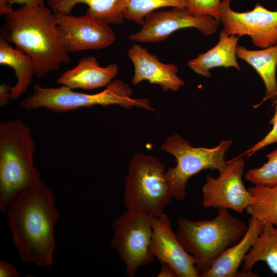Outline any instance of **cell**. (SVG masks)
I'll return each mask as SVG.
<instances>
[{"instance_id": "obj_1", "label": "cell", "mask_w": 277, "mask_h": 277, "mask_svg": "<svg viewBox=\"0 0 277 277\" xmlns=\"http://www.w3.org/2000/svg\"><path fill=\"white\" fill-rule=\"evenodd\" d=\"M55 201L52 188L41 181L22 192L9 206L6 225L23 263L39 267L54 263V231L59 219Z\"/></svg>"}, {"instance_id": "obj_2", "label": "cell", "mask_w": 277, "mask_h": 277, "mask_svg": "<svg viewBox=\"0 0 277 277\" xmlns=\"http://www.w3.org/2000/svg\"><path fill=\"white\" fill-rule=\"evenodd\" d=\"M0 32V38L32 58L37 77H44L70 62L55 14L45 6H20L5 16Z\"/></svg>"}, {"instance_id": "obj_3", "label": "cell", "mask_w": 277, "mask_h": 277, "mask_svg": "<svg viewBox=\"0 0 277 277\" xmlns=\"http://www.w3.org/2000/svg\"><path fill=\"white\" fill-rule=\"evenodd\" d=\"M36 143L29 126L19 118L0 124V211L41 181L34 164Z\"/></svg>"}, {"instance_id": "obj_4", "label": "cell", "mask_w": 277, "mask_h": 277, "mask_svg": "<svg viewBox=\"0 0 277 277\" xmlns=\"http://www.w3.org/2000/svg\"><path fill=\"white\" fill-rule=\"evenodd\" d=\"M247 229L248 224L231 215L229 210L220 208L211 220L180 219L176 234L194 259L201 276L225 250L241 240Z\"/></svg>"}, {"instance_id": "obj_5", "label": "cell", "mask_w": 277, "mask_h": 277, "mask_svg": "<svg viewBox=\"0 0 277 277\" xmlns=\"http://www.w3.org/2000/svg\"><path fill=\"white\" fill-rule=\"evenodd\" d=\"M132 94L129 85L120 79L114 80L105 89L95 94L75 92L65 86L43 87L36 84L32 93L22 101L20 107L26 110L44 108L54 112H66L95 105H118L127 109L134 106L154 110L147 98H133Z\"/></svg>"}, {"instance_id": "obj_6", "label": "cell", "mask_w": 277, "mask_h": 277, "mask_svg": "<svg viewBox=\"0 0 277 277\" xmlns=\"http://www.w3.org/2000/svg\"><path fill=\"white\" fill-rule=\"evenodd\" d=\"M165 172L164 165L155 156L135 153L125 179L123 196L127 209L150 216L164 213L172 199Z\"/></svg>"}, {"instance_id": "obj_7", "label": "cell", "mask_w": 277, "mask_h": 277, "mask_svg": "<svg viewBox=\"0 0 277 277\" xmlns=\"http://www.w3.org/2000/svg\"><path fill=\"white\" fill-rule=\"evenodd\" d=\"M233 142L222 140L213 148L195 147L181 135L175 134L167 138L161 149L173 155L176 164L165 172L172 199L184 200L188 180L203 170H217L221 172L227 161L225 154Z\"/></svg>"}, {"instance_id": "obj_8", "label": "cell", "mask_w": 277, "mask_h": 277, "mask_svg": "<svg viewBox=\"0 0 277 277\" xmlns=\"http://www.w3.org/2000/svg\"><path fill=\"white\" fill-rule=\"evenodd\" d=\"M112 227L111 246L125 264L126 274L133 277L139 268L154 258L151 249V216L143 212L127 209L114 220Z\"/></svg>"}, {"instance_id": "obj_9", "label": "cell", "mask_w": 277, "mask_h": 277, "mask_svg": "<svg viewBox=\"0 0 277 277\" xmlns=\"http://www.w3.org/2000/svg\"><path fill=\"white\" fill-rule=\"evenodd\" d=\"M245 160L237 157L227 161L216 178L208 175L202 188L205 208H224L242 213L253 201L243 181Z\"/></svg>"}, {"instance_id": "obj_10", "label": "cell", "mask_w": 277, "mask_h": 277, "mask_svg": "<svg viewBox=\"0 0 277 277\" xmlns=\"http://www.w3.org/2000/svg\"><path fill=\"white\" fill-rule=\"evenodd\" d=\"M231 0H222L219 22L228 34L249 36L256 47L266 48L277 44V11L258 3L251 11L239 12L230 7Z\"/></svg>"}, {"instance_id": "obj_11", "label": "cell", "mask_w": 277, "mask_h": 277, "mask_svg": "<svg viewBox=\"0 0 277 277\" xmlns=\"http://www.w3.org/2000/svg\"><path fill=\"white\" fill-rule=\"evenodd\" d=\"M219 23L212 16H195L191 14L187 8L175 7L148 14L142 29L130 35L129 38L138 43H156L165 39L175 31L189 28L198 30L204 36H209L216 32Z\"/></svg>"}, {"instance_id": "obj_12", "label": "cell", "mask_w": 277, "mask_h": 277, "mask_svg": "<svg viewBox=\"0 0 277 277\" xmlns=\"http://www.w3.org/2000/svg\"><path fill=\"white\" fill-rule=\"evenodd\" d=\"M68 52L107 48L116 39L110 24L88 14L73 16L54 13Z\"/></svg>"}, {"instance_id": "obj_13", "label": "cell", "mask_w": 277, "mask_h": 277, "mask_svg": "<svg viewBox=\"0 0 277 277\" xmlns=\"http://www.w3.org/2000/svg\"><path fill=\"white\" fill-rule=\"evenodd\" d=\"M152 235L151 249L154 257L170 266L177 277H199L195 261L180 243L165 213L151 216Z\"/></svg>"}, {"instance_id": "obj_14", "label": "cell", "mask_w": 277, "mask_h": 277, "mask_svg": "<svg viewBox=\"0 0 277 277\" xmlns=\"http://www.w3.org/2000/svg\"><path fill=\"white\" fill-rule=\"evenodd\" d=\"M127 55L134 66L132 85L147 81L161 86L165 91H177L184 85V81L178 76L179 69L175 65L161 62L139 44L133 45Z\"/></svg>"}, {"instance_id": "obj_15", "label": "cell", "mask_w": 277, "mask_h": 277, "mask_svg": "<svg viewBox=\"0 0 277 277\" xmlns=\"http://www.w3.org/2000/svg\"><path fill=\"white\" fill-rule=\"evenodd\" d=\"M118 71L116 64L101 67L95 57L89 56L81 58L75 67L64 72L56 83L71 89L90 90L109 85Z\"/></svg>"}, {"instance_id": "obj_16", "label": "cell", "mask_w": 277, "mask_h": 277, "mask_svg": "<svg viewBox=\"0 0 277 277\" xmlns=\"http://www.w3.org/2000/svg\"><path fill=\"white\" fill-rule=\"evenodd\" d=\"M264 224L250 218L248 229L241 240L225 250L201 277H238L239 269L260 234Z\"/></svg>"}, {"instance_id": "obj_17", "label": "cell", "mask_w": 277, "mask_h": 277, "mask_svg": "<svg viewBox=\"0 0 277 277\" xmlns=\"http://www.w3.org/2000/svg\"><path fill=\"white\" fill-rule=\"evenodd\" d=\"M239 37L221 30L216 45L196 58L188 61L187 66L195 73L206 77L211 76L210 70L215 67H234L241 71L236 55Z\"/></svg>"}, {"instance_id": "obj_18", "label": "cell", "mask_w": 277, "mask_h": 277, "mask_svg": "<svg viewBox=\"0 0 277 277\" xmlns=\"http://www.w3.org/2000/svg\"><path fill=\"white\" fill-rule=\"evenodd\" d=\"M236 55L251 65L263 80L265 87L263 101L274 100L277 91V44L261 50H249L238 45Z\"/></svg>"}, {"instance_id": "obj_19", "label": "cell", "mask_w": 277, "mask_h": 277, "mask_svg": "<svg viewBox=\"0 0 277 277\" xmlns=\"http://www.w3.org/2000/svg\"><path fill=\"white\" fill-rule=\"evenodd\" d=\"M128 0H48L49 8L53 13L69 14L79 4L88 7L86 14L109 24L120 25L124 22V11Z\"/></svg>"}, {"instance_id": "obj_20", "label": "cell", "mask_w": 277, "mask_h": 277, "mask_svg": "<svg viewBox=\"0 0 277 277\" xmlns=\"http://www.w3.org/2000/svg\"><path fill=\"white\" fill-rule=\"evenodd\" d=\"M0 65L11 67L17 79L11 87L10 99L16 100L25 93L32 82L35 74L34 65L32 58L17 48H13L9 43L0 38Z\"/></svg>"}, {"instance_id": "obj_21", "label": "cell", "mask_w": 277, "mask_h": 277, "mask_svg": "<svg viewBox=\"0 0 277 277\" xmlns=\"http://www.w3.org/2000/svg\"><path fill=\"white\" fill-rule=\"evenodd\" d=\"M260 261L264 262L273 274L277 275V226L264 224L260 234L244 259L242 270L251 271Z\"/></svg>"}, {"instance_id": "obj_22", "label": "cell", "mask_w": 277, "mask_h": 277, "mask_svg": "<svg viewBox=\"0 0 277 277\" xmlns=\"http://www.w3.org/2000/svg\"><path fill=\"white\" fill-rule=\"evenodd\" d=\"M248 189L253 201L246 208L247 213L263 224L277 226V184L254 185Z\"/></svg>"}, {"instance_id": "obj_23", "label": "cell", "mask_w": 277, "mask_h": 277, "mask_svg": "<svg viewBox=\"0 0 277 277\" xmlns=\"http://www.w3.org/2000/svg\"><path fill=\"white\" fill-rule=\"evenodd\" d=\"M166 7L186 8L187 4L186 0H128L124 11V17L143 26L148 14Z\"/></svg>"}, {"instance_id": "obj_24", "label": "cell", "mask_w": 277, "mask_h": 277, "mask_svg": "<svg viewBox=\"0 0 277 277\" xmlns=\"http://www.w3.org/2000/svg\"><path fill=\"white\" fill-rule=\"evenodd\" d=\"M265 156L268 161L262 166L247 171L245 178L248 182L270 186L277 184V149Z\"/></svg>"}, {"instance_id": "obj_25", "label": "cell", "mask_w": 277, "mask_h": 277, "mask_svg": "<svg viewBox=\"0 0 277 277\" xmlns=\"http://www.w3.org/2000/svg\"><path fill=\"white\" fill-rule=\"evenodd\" d=\"M186 1L187 8L191 14L195 16L209 15L218 21L221 0Z\"/></svg>"}, {"instance_id": "obj_26", "label": "cell", "mask_w": 277, "mask_h": 277, "mask_svg": "<svg viewBox=\"0 0 277 277\" xmlns=\"http://www.w3.org/2000/svg\"><path fill=\"white\" fill-rule=\"evenodd\" d=\"M275 96L274 102L275 111L270 122L272 125V129L261 140L245 151L244 154L246 155L250 156L269 145L277 143V91Z\"/></svg>"}, {"instance_id": "obj_27", "label": "cell", "mask_w": 277, "mask_h": 277, "mask_svg": "<svg viewBox=\"0 0 277 277\" xmlns=\"http://www.w3.org/2000/svg\"><path fill=\"white\" fill-rule=\"evenodd\" d=\"M20 273L10 262L5 260H0V277H18Z\"/></svg>"}, {"instance_id": "obj_28", "label": "cell", "mask_w": 277, "mask_h": 277, "mask_svg": "<svg viewBox=\"0 0 277 277\" xmlns=\"http://www.w3.org/2000/svg\"><path fill=\"white\" fill-rule=\"evenodd\" d=\"M11 87L6 83H2L0 85V106L7 105L10 99Z\"/></svg>"}, {"instance_id": "obj_29", "label": "cell", "mask_w": 277, "mask_h": 277, "mask_svg": "<svg viewBox=\"0 0 277 277\" xmlns=\"http://www.w3.org/2000/svg\"><path fill=\"white\" fill-rule=\"evenodd\" d=\"M13 0H0V15H6L13 11Z\"/></svg>"}, {"instance_id": "obj_30", "label": "cell", "mask_w": 277, "mask_h": 277, "mask_svg": "<svg viewBox=\"0 0 277 277\" xmlns=\"http://www.w3.org/2000/svg\"><path fill=\"white\" fill-rule=\"evenodd\" d=\"M161 269L158 274L159 277H177L173 269L168 265L161 263Z\"/></svg>"}, {"instance_id": "obj_31", "label": "cell", "mask_w": 277, "mask_h": 277, "mask_svg": "<svg viewBox=\"0 0 277 277\" xmlns=\"http://www.w3.org/2000/svg\"><path fill=\"white\" fill-rule=\"evenodd\" d=\"M12 4L26 5L28 7L45 6L44 0H13Z\"/></svg>"}]
</instances>
